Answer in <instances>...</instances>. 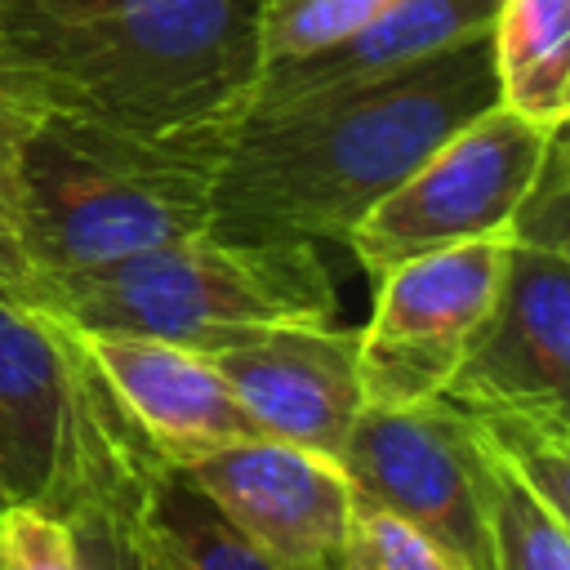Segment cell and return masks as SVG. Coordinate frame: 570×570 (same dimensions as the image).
I'll return each mask as SVG.
<instances>
[{"label":"cell","mask_w":570,"mask_h":570,"mask_svg":"<svg viewBox=\"0 0 570 570\" xmlns=\"http://www.w3.org/2000/svg\"><path fill=\"white\" fill-rule=\"evenodd\" d=\"M485 454L539 494L552 512L570 517V419L561 414H468Z\"/></svg>","instance_id":"16"},{"label":"cell","mask_w":570,"mask_h":570,"mask_svg":"<svg viewBox=\"0 0 570 570\" xmlns=\"http://www.w3.org/2000/svg\"><path fill=\"white\" fill-rule=\"evenodd\" d=\"M0 298L40 307V281H36V267L27 263L22 236H18L13 214H9L4 205H0Z\"/></svg>","instance_id":"24"},{"label":"cell","mask_w":570,"mask_h":570,"mask_svg":"<svg viewBox=\"0 0 570 570\" xmlns=\"http://www.w3.org/2000/svg\"><path fill=\"white\" fill-rule=\"evenodd\" d=\"M45 116H49V107L0 22V205L9 214L18 200V165H22L27 138L40 129Z\"/></svg>","instance_id":"20"},{"label":"cell","mask_w":570,"mask_h":570,"mask_svg":"<svg viewBox=\"0 0 570 570\" xmlns=\"http://www.w3.org/2000/svg\"><path fill=\"white\" fill-rule=\"evenodd\" d=\"M138 566H142V570H156V561H151L147 548H142V534H138Z\"/></svg>","instance_id":"25"},{"label":"cell","mask_w":570,"mask_h":570,"mask_svg":"<svg viewBox=\"0 0 570 570\" xmlns=\"http://www.w3.org/2000/svg\"><path fill=\"white\" fill-rule=\"evenodd\" d=\"M338 570H468V566L454 561L432 539H423L414 525L356 503Z\"/></svg>","instance_id":"19"},{"label":"cell","mask_w":570,"mask_h":570,"mask_svg":"<svg viewBox=\"0 0 570 570\" xmlns=\"http://www.w3.org/2000/svg\"><path fill=\"white\" fill-rule=\"evenodd\" d=\"M160 472L80 334L49 307L0 298V508L76 525L98 508H138Z\"/></svg>","instance_id":"4"},{"label":"cell","mask_w":570,"mask_h":570,"mask_svg":"<svg viewBox=\"0 0 570 570\" xmlns=\"http://www.w3.org/2000/svg\"><path fill=\"white\" fill-rule=\"evenodd\" d=\"M485 49L494 102L539 129H566L570 0H494Z\"/></svg>","instance_id":"14"},{"label":"cell","mask_w":570,"mask_h":570,"mask_svg":"<svg viewBox=\"0 0 570 570\" xmlns=\"http://www.w3.org/2000/svg\"><path fill=\"white\" fill-rule=\"evenodd\" d=\"M566 129H539L490 102L445 134L370 214L347 232L352 258L374 276L481 236H512V218Z\"/></svg>","instance_id":"6"},{"label":"cell","mask_w":570,"mask_h":570,"mask_svg":"<svg viewBox=\"0 0 570 570\" xmlns=\"http://www.w3.org/2000/svg\"><path fill=\"white\" fill-rule=\"evenodd\" d=\"M441 401L463 414L570 419V249L512 240L494 316Z\"/></svg>","instance_id":"11"},{"label":"cell","mask_w":570,"mask_h":570,"mask_svg":"<svg viewBox=\"0 0 570 570\" xmlns=\"http://www.w3.org/2000/svg\"><path fill=\"white\" fill-rule=\"evenodd\" d=\"M490 18H494V0H396L383 18H374L370 27H361L356 36H347L330 49H316V53L289 58V62H267L258 71L245 107L285 102L298 94L405 71V67L450 53L459 45L485 40Z\"/></svg>","instance_id":"13"},{"label":"cell","mask_w":570,"mask_h":570,"mask_svg":"<svg viewBox=\"0 0 570 570\" xmlns=\"http://www.w3.org/2000/svg\"><path fill=\"white\" fill-rule=\"evenodd\" d=\"M200 352L245 410L258 436L343 454V441L365 410L356 374V330L343 325H249L209 338Z\"/></svg>","instance_id":"9"},{"label":"cell","mask_w":570,"mask_h":570,"mask_svg":"<svg viewBox=\"0 0 570 570\" xmlns=\"http://www.w3.org/2000/svg\"><path fill=\"white\" fill-rule=\"evenodd\" d=\"M566 134L552 142L539 178L530 183L517 218H512V240L521 245H543V249H570L566 245V214H570V196H566Z\"/></svg>","instance_id":"22"},{"label":"cell","mask_w":570,"mask_h":570,"mask_svg":"<svg viewBox=\"0 0 570 570\" xmlns=\"http://www.w3.org/2000/svg\"><path fill=\"white\" fill-rule=\"evenodd\" d=\"M494 463V459H490ZM570 517L552 512L494 463L490 481V570H570Z\"/></svg>","instance_id":"17"},{"label":"cell","mask_w":570,"mask_h":570,"mask_svg":"<svg viewBox=\"0 0 570 570\" xmlns=\"http://www.w3.org/2000/svg\"><path fill=\"white\" fill-rule=\"evenodd\" d=\"M512 236H481L405 258L374 276L370 321L356 330L365 405L441 401L454 370L485 334L503 294Z\"/></svg>","instance_id":"7"},{"label":"cell","mask_w":570,"mask_h":570,"mask_svg":"<svg viewBox=\"0 0 570 570\" xmlns=\"http://www.w3.org/2000/svg\"><path fill=\"white\" fill-rule=\"evenodd\" d=\"M13 227L45 294L209 232V138L165 142L45 116L18 165Z\"/></svg>","instance_id":"3"},{"label":"cell","mask_w":570,"mask_h":570,"mask_svg":"<svg viewBox=\"0 0 570 570\" xmlns=\"http://www.w3.org/2000/svg\"><path fill=\"white\" fill-rule=\"evenodd\" d=\"M174 472L281 570H338L356 499L334 459L254 436Z\"/></svg>","instance_id":"10"},{"label":"cell","mask_w":570,"mask_h":570,"mask_svg":"<svg viewBox=\"0 0 570 570\" xmlns=\"http://www.w3.org/2000/svg\"><path fill=\"white\" fill-rule=\"evenodd\" d=\"M142 503L138 508H98L71 525L80 570H142L138 566V512H142Z\"/></svg>","instance_id":"23"},{"label":"cell","mask_w":570,"mask_h":570,"mask_svg":"<svg viewBox=\"0 0 570 570\" xmlns=\"http://www.w3.org/2000/svg\"><path fill=\"white\" fill-rule=\"evenodd\" d=\"M494 102L485 40L405 71L245 107L209 138V227L347 240L445 134Z\"/></svg>","instance_id":"1"},{"label":"cell","mask_w":570,"mask_h":570,"mask_svg":"<svg viewBox=\"0 0 570 570\" xmlns=\"http://www.w3.org/2000/svg\"><path fill=\"white\" fill-rule=\"evenodd\" d=\"M138 534L156 570H281L174 468L151 481L138 512Z\"/></svg>","instance_id":"15"},{"label":"cell","mask_w":570,"mask_h":570,"mask_svg":"<svg viewBox=\"0 0 570 570\" xmlns=\"http://www.w3.org/2000/svg\"><path fill=\"white\" fill-rule=\"evenodd\" d=\"M0 570H80L76 530L40 508H0Z\"/></svg>","instance_id":"21"},{"label":"cell","mask_w":570,"mask_h":570,"mask_svg":"<svg viewBox=\"0 0 570 570\" xmlns=\"http://www.w3.org/2000/svg\"><path fill=\"white\" fill-rule=\"evenodd\" d=\"M338 468L361 508H379L445 548L468 570H490L494 463L463 410L365 405L343 441Z\"/></svg>","instance_id":"8"},{"label":"cell","mask_w":570,"mask_h":570,"mask_svg":"<svg viewBox=\"0 0 570 570\" xmlns=\"http://www.w3.org/2000/svg\"><path fill=\"white\" fill-rule=\"evenodd\" d=\"M267 0H0L49 116L129 138L205 142L263 71Z\"/></svg>","instance_id":"2"},{"label":"cell","mask_w":570,"mask_h":570,"mask_svg":"<svg viewBox=\"0 0 570 570\" xmlns=\"http://www.w3.org/2000/svg\"><path fill=\"white\" fill-rule=\"evenodd\" d=\"M76 334L98 365L107 392L165 468H187L223 445L258 436L236 396L227 392L223 374L200 352L120 330Z\"/></svg>","instance_id":"12"},{"label":"cell","mask_w":570,"mask_h":570,"mask_svg":"<svg viewBox=\"0 0 570 570\" xmlns=\"http://www.w3.org/2000/svg\"><path fill=\"white\" fill-rule=\"evenodd\" d=\"M396 0H267L263 4V58L289 62L316 49H330L374 18H383ZM263 62V67H267Z\"/></svg>","instance_id":"18"},{"label":"cell","mask_w":570,"mask_h":570,"mask_svg":"<svg viewBox=\"0 0 570 570\" xmlns=\"http://www.w3.org/2000/svg\"><path fill=\"white\" fill-rule=\"evenodd\" d=\"M45 307L76 330H120L205 347L249 325H334L338 289L321 245L209 227L62 281L45 294Z\"/></svg>","instance_id":"5"}]
</instances>
